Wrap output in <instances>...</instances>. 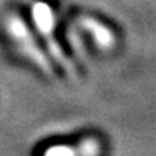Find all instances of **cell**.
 Listing matches in <instances>:
<instances>
[{"instance_id":"cell-1","label":"cell","mask_w":156,"mask_h":156,"mask_svg":"<svg viewBox=\"0 0 156 156\" xmlns=\"http://www.w3.org/2000/svg\"><path fill=\"white\" fill-rule=\"evenodd\" d=\"M6 32H8L10 38L13 40V43L16 45L19 49V53L27 58L40 72H43L46 76H53V66L49 59L46 58V54L41 51V48L37 45L32 32L29 30V27L26 26V23L19 16L11 15L6 19Z\"/></svg>"},{"instance_id":"cell-2","label":"cell","mask_w":156,"mask_h":156,"mask_svg":"<svg viewBox=\"0 0 156 156\" xmlns=\"http://www.w3.org/2000/svg\"><path fill=\"white\" fill-rule=\"evenodd\" d=\"M32 19H34V24L37 27V30L46 40V45H48L49 53L53 54V59L66 72L73 75L75 72H73L72 62L69 61V58L62 51L61 45L58 43V40L54 37V13L51 10V6L45 2H35L32 5Z\"/></svg>"},{"instance_id":"cell-3","label":"cell","mask_w":156,"mask_h":156,"mask_svg":"<svg viewBox=\"0 0 156 156\" xmlns=\"http://www.w3.org/2000/svg\"><path fill=\"white\" fill-rule=\"evenodd\" d=\"M78 23L93 37L94 43L101 49H112L115 46L116 37L108 26H105L104 23H101V21H97L96 18H91V16H80L78 18Z\"/></svg>"},{"instance_id":"cell-4","label":"cell","mask_w":156,"mask_h":156,"mask_svg":"<svg viewBox=\"0 0 156 156\" xmlns=\"http://www.w3.org/2000/svg\"><path fill=\"white\" fill-rule=\"evenodd\" d=\"M43 156H80L78 148L70 147V145H53L45 151Z\"/></svg>"}]
</instances>
